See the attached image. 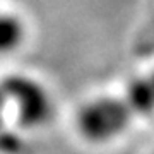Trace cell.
<instances>
[{
	"label": "cell",
	"instance_id": "obj_3",
	"mask_svg": "<svg viewBox=\"0 0 154 154\" xmlns=\"http://www.w3.org/2000/svg\"><path fill=\"white\" fill-rule=\"evenodd\" d=\"M132 115H152L154 113V86L149 75L137 77L128 84L123 99Z\"/></svg>",
	"mask_w": 154,
	"mask_h": 154
},
{
	"label": "cell",
	"instance_id": "obj_1",
	"mask_svg": "<svg viewBox=\"0 0 154 154\" xmlns=\"http://www.w3.org/2000/svg\"><path fill=\"white\" fill-rule=\"evenodd\" d=\"M132 120V111L123 99L99 96L81 106L77 113V130L93 144H108L125 132Z\"/></svg>",
	"mask_w": 154,
	"mask_h": 154
},
{
	"label": "cell",
	"instance_id": "obj_7",
	"mask_svg": "<svg viewBox=\"0 0 154 154\" xmlns=\"http://www.w3.org/2000/svg\"><path fill=\"white\" fill-rule=\"evenodd\" d=\"M149 79H151V82H152V86H154V72L152 74H149Z\"/></svg>",
	"mask_w": 154,
	"mask_h": 154
},
{
	"label": "cell",
	"instance_id": "obj_2",
	"mask_svg": "<svg viewBox=\"0 0 154 154\" xmlns=\"http://www.w3.org/2000/svg\"><path fill=\"white\" fill-rule=\"evenodd\" d=\"M0 88L5 94L7 103H14L22 127L36 128L51 118V98L38 81L26 75H9L0 82Z\"/></svg>",
	"mask_w": 154,
	"mask_h": 154
},
{
	"label": "cell",
	"instance_id": "obj_6",
	"mask_svg": "<svg viewBox=\"0 0 154 154\" xmlns=\"http://www.w3.org/2000/svg\"><path fill=\"white\" fill-rule=\"evenodd\" d=\"M5 105H7V98L2 88H0V128H2V120H4V111H5Z\"/></svg>",
	"mask_w": 154,
	"mask_h": 154
},
{
	"label": "cell",
	"instance_id": "obj_4",
	"mask_svg": "<svg viewBox=\"0 0 154 154\" xmlns=\"http://www.w3.org/2000/svg\"><path fill=\"white\" fill-rule=\"evenodd\" d=\"M26 28L14 14H0V55L11 53L24 41Z\"/></svg>",
	"mask_w": 154,
	"mask_h": 154
},
{
	"label": "cell",
	"instance_id": "obj_5",
	"mask_svg": "<svg viewBox=\"0 0 154 154\" xmlns=\"http://www.w3.org/2000/svg\"><path fill=\"white\" fill-rule=\"evenodd\" d=\"M21 149V140L16 134L2 132L0 130V152L2 154H16Z\"/></svg>",
	"mask_w": 154,
	"mask_h": 154
}]
</instances>
